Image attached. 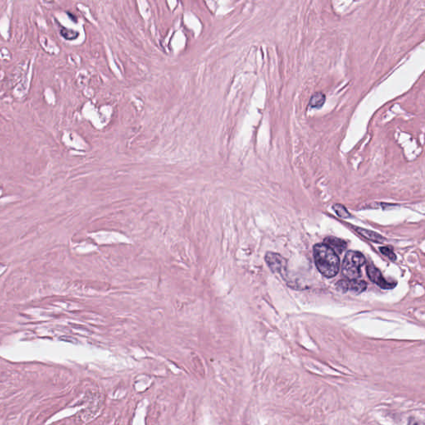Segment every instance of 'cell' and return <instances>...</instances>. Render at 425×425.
Returning <instances> with one entry per match:
<instances>
[{
	"label": "cell",
	"instance_id": "9c48e42d",
	"mask_svg": "<svg viewBox=\"0 0 425 425\" xmlns=\"http://www.w3.org/2000/svg\"><path fill=\"white\" fill-rule=\"evenodd\" d=\"M333 209L335 212H336V214L338 215L339 217L347 218V217H350V216H351L350 212H348V211L342 205H339V204L334 205Z\"/></svg>",
	"mask_w": 425,
	"mask_h": 425
},
{
	"label": "cell",
	"instance_id": "6da1fadb",
	"mask_svg": "<svg viewBox=\"0 0 425 425\" xmlns=\"http://www.w3.org/2000/svg\"><path fill=\"white\" fill-rule=\"evenodd\" d=\"M313 253L315 263L321 274L327 278H331L338 273L340 259L332 248L325 243L316 244Z\"/></svg>",
	"mask_w": 425,
	"mask_h": 425
},
{
	"label": "cell",
	"instance_id": "8992f818",
	"mask_svg": "<svg viewBox=\"0 0 425 425\" xmlns=\"http://www.w3.org/2000/svg\"><path fill=\"white\" fill-rule=\"evenodd\" d=\"M324 243L336 252L341 253L346 248V242L344 240L335 237H327L324 240Z\"/></svg>",
	"mask_w": 425,
	"mask_h": 425
},
{
	"label": "cell",
	"instance_id": "5b68a950",
	"mask_svg": "<svg viewBox=\"0 0 425 425\" xmlns=\"http://www.w3.org/2000/svg\"><path fill=\"white\" fill-rule=\"evenodd\" d=\"M265 259L272 272L282 273L287 266L286 260L281 255L274 252H267Z\"/></svg>",
	"mask_w": 425,
	"mask_h": 425
},
{
	"label": "cell",
	"instance_id": "52a82bcc",
	"mask_svg": "<svg viewBox=\"0 0 425 425\" xmlns=\"http://www.w3.org/2000/svg\"><path fill=\"white\" fill-rule=\"evenodd\" d=\"M356 232H359L361 236L366 237L367 239L376 242H382L385 241V237H382L381 234H379L377 232L371 231V230L365 229V228H361V227H354Z\"/></svg>",
	"mask_w": 425,
	"mask_h": 425
},
{
	"label": "cell",
	"instance_id": "ba28073f",
	"mask_svg": "<svg viewBox=\"0 0 425 425\" xmlns=\"http://www.w3.org/2000/svg\"><path fill=\"white\" fill-rule=\"evenodd\" d=\"M325 101H326V96L322 92H316L314 95H312L310 99L309 106L312 108H319L323 106Z\"/></svg>",
	"mask_w": 425,
	"mask_h": 425
},
{
	"label": "cell",
	"instance_id": "7a4b0ae2",
	"mask_svg": "<svg viewBox=\"0 0 425 425\" xmlns=\"http://www.w3.org/2000/svg\"><path fill=\"white\" fill-rule=\"evenodd\" d=\"M366 264L364 255L356 251H349L344 258L342 272L347 279H358L361 277V267Z\"/></svg>",
	"mask_w": 425,
	"mask_h": 425
},
{
	"label": "cell",
	"instance_id": "8fae6325",
	"mask_svg": "<svg viewBox=\"0 0 425 425\" xmlns=\"http://www.w3.org/2000/svg\"><path fill=\"white\" fill-rule=\"evenodd\" d=\"M408 425H424V422L421 420H419V419L415 418V417H411L410 419V421H409Z\"/></svg>",
	"mask_w": 425,
	"mask_h": 425
},
{
	"label": "cell",
	"instance_id": "277c9868",
	"mask_svg": "<svg viewBox=\"0 0 425 425\" xmlns=\"http://www.w3.org/2000/svg\"><path fill=\"white\" fill-rule=\"evenodd\" d=\"M366 271L367 274L370 279L372 282H375L376 284L378 285L379 287H381L383 289H391L393 287H396V283H391L386 281L383 277V275L381 273V271L375 266V265L371 264L367 265L366 267Z\"/></svg>",
	"mask_w": 425,
	"mask_h": 425
},
{
	"label": "cell",
	"instance_id": "30bf717a",
	"mask_svg": "<svg viewBox=\"0 0 425 425\" xmlns=\"http://www.w3.org/2000/svg\"><path fill=\"white\" fill-rule=\"evenodd\" d=\"M380 251H381L382 253H383L385 256L389 257L390 259L392 260V261H396V255L395 252H394L393 248L392 247H390V246H387V247H381L380 248Z\"/></svg>",
	"mask_w": 425,
	"mask_h": 425
},
{
	"label": "cell",
	"instance_id": "3957f363",
	"mask_svg": "<svg viewBox=\"0 0 425 425\" xmlns=\"http://www.w3.org/2000/svg\"><path fill=\"white\" fill-rule=\"evenodd\" d=\"M366 282L358 279H344L336 283V288L342 292H351L361 293L366 289Z\"/></svg>",
	"mask_w": 425,
	"mask_h": 425
}]
</instances>
